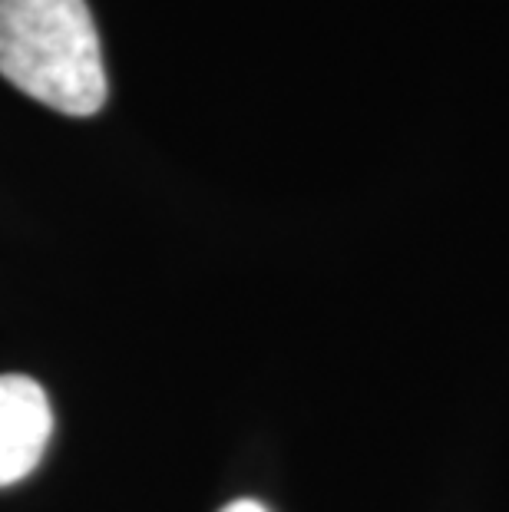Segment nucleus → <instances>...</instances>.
I'll use <instances>...</instances> for the list:
<instances>
[{
  "instance_id": "nucleus-1",
  "label": "nucleus",
  "mask_w": 509,
  "mask_h": 512,
  "mask_svg": "<svg viewBox=\"0 0 509 512\" xmlns=\"http://www.w3.org/2000/svg\"><path fill=\"white\" fill-rule=\"evenodd\" d=\"M0 76L63 116L100 113L106 70L86 0H0Z\"/></svg>"
},
{
  "instance_id": "nucleus-3",
  "label": "nucleus",
  "mask_w": 509,
  "mask_h": 512,
  "mask_svg": "<svg viewBox=\"0 0 509 512\" xmlns=\"http://www.w3.org/2000/svg\"><path fill=\"white\" fill-rule=\"evenodd\" d=\"M222 512H268L262 503H255V499H235V503H229Z\"/></svg>"
},
{
  "instance_id": "nucleus-2",
  "label": "nucleus",
  "mask_w": 509,
  "mask_h": 512,
  "mask_svg": "<svg viewBox=\"0 0 509 512\" xmlns=\"http://www.w3.org/2000/svg\"><path fill=\"white\" fill-rule=\"evenodd\" d=\"M53 430L50 400L24 374L0 377V486L37 470Z\"/></svg>"
}]
</instances>
